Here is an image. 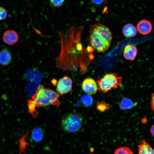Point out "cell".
Instances as JSON below:
<instances>
[{"label": "cell", "mask_w": 154, "mask_h": 154, "mask_svg": "<svg viewBox=\"0 0 154 154\" xmlns=\"http://www.w3.org/2000/svg\"><path fill=\"white\" fill-rule=\"evenodd\" d=\"M147 119H146L145 120H144V118H143V119L141 120V122L143 123H145L147 121V120H146Z\"/></svg>", "instance_id": "obj_25"}, {"label": "cell", "mask_w": 154, "mask_h": 154, "mask_svg": "<svg viewBox=\"0 0 154 154\" xmlns=\"http://www.w3.org/2000/svg\"><path fill=\"white\" fill-rule=\"evenodd\" d=\"M3 39L6 44L12 45L16 43L19 40L18 33L15 31L9 30L5 31L3 36Z\"/></svg>", "instance_id": "obj_8"}, {"label": "cell", "mask_w": 154, "mask_h": 154, "mask_svg": "<svg viewBox=\"0 0 154 154\" xmlns=\"http://www.w3.org/2000/svg\"><path fill=\"white\" fill-rule=\"evenodd\" d=\"M72 81L70 77L64 76L58 81L56 90L58 93L63 95L69 92L72 90Z\"/></svg>", "instance_id": "obj_6"}, {"label": "cell", "mask_w": 154, "mask_h": 154, "mask_svg": "<svg viewBox=\"0 0 154 154\" xmlns=\"http://www.w3.org/2000/svg\"><path fill=\"white\" fill-rule=\"evenodd\" d=\"M12 60V56L10 51L7 48L0 51V64L3 66L9 64Z\"/></svg>", "instance_id": "obj_11"}, {"label": "cell", "mask_w": 154, "mask_h": 154, "mask_svg": "<svg viewBox=\"0 0 154 154\" xmlns=\"http://www.w3.org/2000/svg\"><path fill=\"white\" fill-rule=\"evenodd\" d=\"M44 133L43 131L41 128H35L32 131V139L36 142H40L43 138Z\"/></svg>", "instance_id": "obj_14"}, {"label": "cell", "mask_w": 154, "mask_h": 154, "mask_svg": "<svg viewBox=\"0 0 154 154\" xmlns=\"http://www.w3.org/2000/svg\"><path fill=\"white\" fill-rule=\"evenodd\" d=\"M84 118L80 113L72 112L64 115L62 117L60 127L62 130L68 133H74L82 128Z\"/></svg>", "instance_id": "obj_4"}, {"label": "cell", "mask_w": 154, "mask_h": 154, "mask_svg": "<svg viewBox=\"0 0 154 154\" xmlns=\"http://www.w3.org/2000/svg\"><path fill=\"white\" fill-rule=\"evenodd\" d=\"M136 105L130 99L124 98L121 101L119 106L121 110H124L131 109Z\"/></svg>", "instance_id": "obj_15"}, {"label": "cell", "mask_w": 154, "mask_h": 154, "mask_svg": "<svg viewBox=\"0 0 154 154\" xmlns=\"http://www.w3.org/2000/svg\"><path fill=\"white\" fill-rule=\"evenodd\" d=\"M75 25L72 26L65 31L59 32L61 51L57 61L65 64H72L76 60L78 51H80L82 46L79 42L80 32Z\"/></svg>", "instance_id": "obj_1"}, {"label": "cell", "mask_w": 154, "mask_h": 154, "mask_svg": "<svg viewBox=\"0 0 154 154\" xmlns=\"http://www.w3.org/2000/svg\"><path fill=\"white\" fill-rule=\"evenodd\" d=\"M138 154H154V149L143 139L138 144Z\"/></svg>", "instance_id": "obj_12"}, {"label": "cell", "mask_w": 154, "mask_h": 154, "mask_svg": "<svg viewBox=\"0 0 154 154\" xmlns=\"http://www.w3.org/2000/svg\"><path fill=\"white\" fill-rule=\"evenodd\" d=\"M31 131V130L28 131L25 135L23 136L19 140L20 144V153L21 154L22 152L25 153V150L26 145H30V144L29 143L26 142L25 141V139L29 132Z\"/></svg>", "instance_id": "obj_16"}, {"label": "cell", "mask_w": 154, "mask_h": 154, "mask_svg": "<svg viewBox=\"0 0 154 154\" xmlns=\"http://www.w3.org/2000/svg\"><path fill=\"white\" fill-rule=\"evenodd\" d=\"M137 52V48L132 45H128L125 48L123 56L126 59L133 61L135 59Z\"/></svg>", "instance_id": "obj_10"}, {"label": "cell", "mask_w": 154, "mask_h": 154, "mask_svg": "<svg viewBox=\"0 0 154 154\" xmlns=\"http://www.w3.org/2000/svg\"><path fill=\"white\" fill-rule=\"evenodd\" d=\"M82 88L85 93L90 95L95 94L98 89L96 82L91 78H88L84 80L82 84Z\"/></svg>", "instance_id": "obj_7"}, {"label": "cell", "mask_w": 154, "mask_h": 154, "mask_svg": "<svg viewBox=\"0 0 154 154\" xmlns=\"http://www.w3.org/2000/svg\"><path fill=\"white\" fill-rule=\"evenodd\" d=\"M96 108L98 110L103 112L109 109L110 106L109 104L105 102L102 101L97 103Z\"/></svg>", "instance_id": "obj_18"}, {"label": "cell", "mask_w": 154, "mask_h": 154, "mask_svg": "<svg viewBox=\"0 0 154 154\" xmlns=\"http://www.w3.org/2000/svg\"><path fill=\"white\" fill-rule=\"evenodd\" d=\"M150 107L151 110L154 111V93H152L151 96Z\"/></svg>", "instance_id": "obj_22"}, {"label": "cell", "mask_w": 154, "mask_h": 154, "mask_svg": "<svg viewBox=\"0 0 154 154\" xmlns=\"http://www.w3.org/2000/svg\"><path fill=\"white\" fill-rule=\"evenodd\" d=\"M137 29L133 25L128 23L125 25L123 29V33L126 37L129 38L135 36L137 33Z\"/></svg>", "instance_id": "obj_13"}, {"label": "cell", "mask_w": 154, "mask_h": 154, "mask_svg": "<svg viewBox=\"0 0 154 154\" xmlns=\"http://www.w3.org/2000/svg\"><path fill=\"white\" fill-rule=\"evenodd\" d=\"M81 100L84 105L86 107H90L92 105L93 99L90 95L88 94L83 95L81 97Z\"/></svg>", "instance_id": "obj_17"}, {"label": "cell", "mask_w": 154, "mask_h": 154, "mask_svg": "<svg viewBox=\"0 0 154 154\" xmlns=\"http://www.w3.org/2000/svg\"><path fill=\"white\" fill-rule=\"evenodd\" d=\"M59 95L57 92L41 86L38 87L37 92L33 97L35 106L44 107L51 105H59Z\"/></svg>", "instance_id": "obj_3"}, {"label": "cell", "mask_w": 154, "mask_h": 154, "mask_svg": "<svg viewBox=\"0 0 154 154\" xmlns=\"http://www.w3.org/2000/svg\"><path fill=\"white\" fill-rule=\"evenodd\" d=\"M150 132L152 136L154 137V125L151 127L150 129Z\"/></svg>", "instance_id": "obj_24"}, {"label": "cell", "mask_w": 154, "mask_h": 154, "mask_svg": "<svg viewBox=\"0 0 154 154\" xmlns=\"http://www.w3.org/2000/svg\"><path fill=\"white\" fill-rule=\"evenodd\" d=\"M104 1L100 0V1H92L93 3L96 5H100L102 4L104 2Z\"/></svg>", "instance_id": "obj_23"}, {"label": "cell", "mask_w": 154, "mask_h": 154, "mask_svg": "<svg viewBox=\"0 0 154 154\" xmlns=\"http://www.w3.org/2000/svg\"><path fill=\"white\" fill-rule=\"evenodd\" d=\"M122 78L117 76L116 73L106 74L97 80L98 88L99 91L106 93L113 88H117L121 85Z\"/></svg>", "instance_id": "obj_5"}, {"label": "cell", "mask_w": 154, "mask_h": 154, "mask_svg": "<svg viewBox=\"0 0 154 154\" xmlns=\"http://www.w3.org/2000/svg\"><path fill=\"white\" fill-rule=\"evenodd\" d=\"M137 29L141 34L145 35L150 33L152 29V25L149 21L143 19L140 21L137 24Z\"/></svg>", "instance_id": "obj_9"}, {"label": "cell", "mask_w": 154, "mask_h": 154, "mask_svg": "<svg viewBox=\"0 0 154 154\" xmlns=\"http://www.w3.org/2000/svg\"><path fill=\"white\" fill-rule=\"evenodd\" d=\"M50 5V7L53 8H57L62 6L64 1L50 0H49Z\"/></svg>", "instance_id": "obj_20"}, {"label": "cell", "mask_w": 154, "mask_h": 154, "mask_svg": "<svg viewBox=\"0 0 154 154\" xmlns=\"http://www.w3.org/2000/svg\"><path fill=\"white\" fill-rule=\"evenodd\" d=\"M89 31L88 39L90 44L99 52L107 50L112 39V34L108 28L98 23L92 25Z\"/></svg>", "instance_id": "obj_2"}, {"label": "cell", "mask_w": 154, "mask_h": 154, "mask_svg": "<svg viewBox=\"0 0 154 154\" xmlns=\"http://www.w3.org/2000/svg\"><path fill=\"white\" fill-rule=\"evenodd\" d=\"M114 154H133L132 151L127 147H121L116 149Z\"/></svg>", "instance_id": "obj_19"}, {"label": "cell", "mask_w": 154, "mask_h": 154, "mask_svg": "<svg viewBox=\"0 0 154 154\" xmlns=\"http://www.w3.org/2000/svg\"><path fill=\"white\" fill-rule=\"evenodd\" d=\"M7 12L6 9L4 8L0 7V20L5 19L7 16Z\"/></svg>", "instance_id": "obj_21"}]
</instances>
